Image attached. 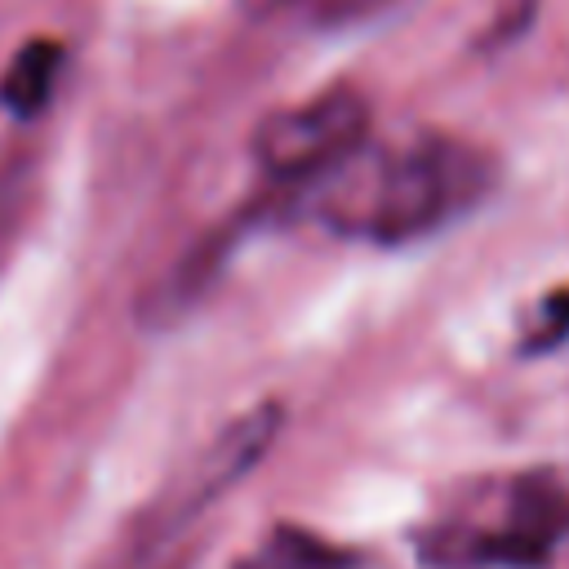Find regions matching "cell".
<instances>
[{
	"label": "cell",
	"mask_w": 569,
	"mask_h": 569,
	"mask_svg": "<svg viewBox=\"0 0 569 569\" xmlns=\"http://www.w3.org/2000/svg\"><path fill=\"white\" fill-rule=\"evenodd\" d=\"M62 67H67V44H62V40H53V36L27 40V44L9 58V67H4V76H0V107H4L13 120L40 116V111L49 107L58 80H62Z\"/></svg>",
	"instance_id": "cell-6"
},
{
	"label": "cell",
	"mask_w": 569,
	"mask_h": 569,
	"mask_svg": "<svg viewBox=\"0 0 569 569\" xmlns=\"http://www.w3.org/2000/svg\"><path fill=\"white\" fill-rule=\"evenodd\" d=\"M427 569H551L569 542V480L556 467H525L485 480L476 498L413 529Z\"/></svg>",
	"instance_id": "cell-2"
},
{
	"label": "cell",
	"mask_w": 569,
	"mask_h": 569,
	"mask_svg": "<svg viewBox=\"0 0 569 569\" xmlns=\"http://www.w3.org/2000/svg\"><path fill=\"white\" fill-rule=\"evenodd\" d=\"M569 342V284H556L547 293L533 298V307L520 316V333H516V351L520 356H551Z\"/></svg>",
	"instance_id": "cell-8"
},
{
	"label": "cell",
	"mask_w": 569,
	"mask_h": 569,
	"mask_svg": "<svg viewBox=\"0 0 569 569\" xmlns=\"http://www.w3.org/2000/svg\"><path fill=\"white\" fill-rule=\"evenodd\" d=\"M284 431V405L280 400H258L253 409H244L240 418H231L213 445H204L182 471L178 480L147 507L142 525H138V556L156 551L160 542H169L187 520H196L209 502H218L236 480H244L276 445V436Z\"/></svg>",
	"instance_id": "cell-4"
},
{
	"label": "cell",
	"mask_w": 569,
	"mask_h": 569,
	"mask_svg": "<svg viewBox=\"0 0 569 569\" xmlns=\"http://www.w3.org/2000/svg\"><path fill=\"white\" fill-rule=\"evenodd\" d=\"M262 4H276V0H262ZM316 4H325V9H333V13H351V9H365V4H373V0H316Z\"/></svg>",
	"instance_id": "cell-9"
},
{
	"label": "cell",
	"mask_w": 569,
	"mask_h": 569,
	"mask_svg": "<svg viewBox=\"0 0 569 569\" xmlns=\"http://www.w3.org/2000/svg\"><path fill=\"white\" fill-rule=\"evenodd\" d=\"M231 569H360V556L302 525H271L253 551L231 560Z\"/></svg>",
	"instance_id": "cell-7"
},
{
	"label": "cell",
	"mask_w": 569,
	"mask_h": 569,
	"mask_svg": "<svg viewBox=\"0 0 569 569\" xmlns=\"http://www.w3.org/2000/svg\"><path fill=\"white\" fill-rule=\"evenodd\" d=\"M493 187L498 160L485 147L427 129L400 142L369 138L347 164L307 191L302 209H311L333 236L400 249L476 213Z\"/></svg>",
	"instance_id": "cell-1"
},
{
	"label": "cell",
	"mask_w": 569,
	"mask_h": 569,
	"mask_svg": "<svg viewBox=\"0 0 569 569\" xmlns=\"http://www.w3.org/2000/svg\"><path fill=\"white\" fill-rule=\"evenodd\" d=\"M244 227H249V218H240V222H231L222 231H209L156 284H147V293H138V307H133L138 325L142 329H173V325H182V316L196 311L209 298V289L222 280V271H227Z\"/></svg>",
	"instance_id": "cell-5"
},
{
	"label": "cell",
	"mask_w": 569,
	"mask_h": 569,
	"mask_svg": "<svg viewBox=\"0 0 569 569\" xmlns=\"http://www.w3.org/2000/svg\"><path fill=\"white\" fill-rule=\"evenodd\" d=\"M373 111L356 89H325L298 107L271 111L253 129V160L258 169L289 191L298 204L311 187H320L338 164H347L369 142Z\"/></svg>",
	"instance_id": "cell-3"
}]
</instances>
